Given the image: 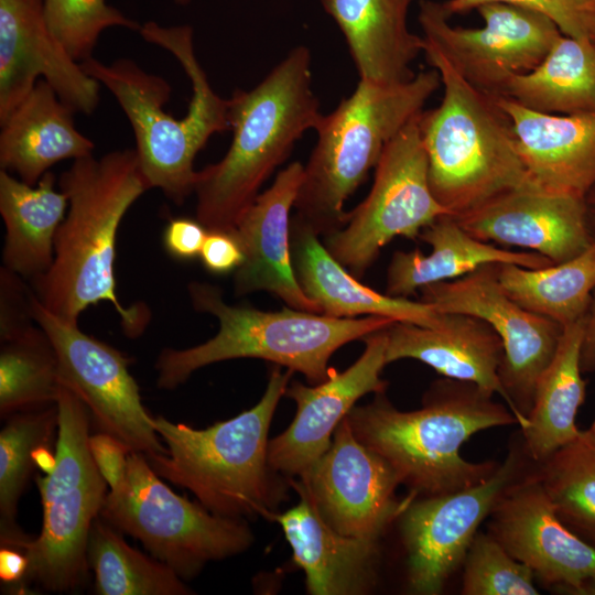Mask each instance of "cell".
Returning a JSON list of instances; mask_svg holds the SVG:
<instances>
[{
  "label": "cell",
  "mask_w": 595,
  "mask_h": 595,
  "mask_svg": "<svg viewBox=\"0 0 595 595\" xmlns=\"http://www.w3.org/2000/svg\"><path fill=\"white\" fill-rule=\"evenodd\" d=\"M68 209L55 237L50 269L33 280L40 302L77 325L88 306L109 302L129 337L141 335L150 318L143 304L125 307L116 294L115 256L120 223L149 188L134 149L73 160L58 178Z\"/></svg>",
  "instance_id": "6da1fadb"
},
{
  "label": "cell",
  "mask_w": 595,
  "mask_h": 595,
  "mask_svg": "<svg viewBox=\"0 0 595 595\" xmlns=\"http://www.w3.org/2000/svg\"><path fill=\"white\" fill-rule=\"evenodd\" d=\"M139 33L144 41L169 51L188 77L192 98L183 118H175L164 109L171 85L133 61L118 58L105 64L93 56L80 65L113 95L127 116L149 188H159L181 205L195 191L196 154L213 134L230 129L228 101L215 93L197 60L190 25L163 26L149 21L140 26Z\"/></svg>",
  "instance_id": "7a4b0ae2"
},
{
  "label": "cell",
  "mask_w": 595,
  "mask_h": 595,
  "mask_svg": "<svg viewBox=\"0 0 595 595\" xmlns=\"http://www.w3.org/2000/svg\"><path fill=\"white\" fill-rule=\"evenodd\" d=\"M354 407L347 420L356 437L379 454L415 497L445 495L475 486L498 466L461 454L468 439L490 428L518 423L509 408L478 386L436 381L419 410L400 411L386 397Z\"/></svg>",
  "instance_id": "3957f363"
},
{
  "label": "cell",
  "mask_w": 595,
  "mask_h": 595,
  "mask_svg": "<svg viewBox=\"0 0 595 595\" xmlns=\"http://www.w3.org/2000/svg\"><path fill=\"white\" fill-rule=\"evenodd\" d=\"M227 101L230 147L198 171L194 191L196 219L208 231L231 232L295 142L315 129L322 113L309 48L294 47L257 86Z\"/></svg>",
  "instance_id": "277c9868"
},
{
  "label": "cell",
  "mask_w": 595,
  "mask_h": 595,
  "mask_svg": "<svg viewBox=\"0 0 595 595\" xmlns=\"http://www.w3.org/2000/svg\"><path fill=\"white\" fill-rule=\"evenodd\" d=\"M293 372L274 366L257 404L206 429L153 416L154 429L167 451L145 456L153 470L190 490L213 513L271 521L286 499V487L269 465L268 434Z\"/></svg>",
  "instance_id": "5b68a950"
},
{
  "label": "cell",
  "mask_w": 595,
  "mask_h": 595,
  "mask_svg": "<svg viewBox=\"0 0 595 595\" xmlns=\"http://www.w3.org/2000/svg\"><path fill=\"white\" fill-rule=\"evenodd\" d=\"M422 39L425 58L443 86L441 104L419 115L436 201L458 216L505 192L536 187L507 113L493 96L470 85L437 44Z\"/></svg>",
  "instance_id": "8992f818"
},
{
  "label": "cell",
  "mask_w": 595,
  "mask_h": 595,
  "mask_svg": "<svg viewBox=\"0 0 595 595\" xmlns=\"http://www.w3.org/2000/svg\"><path fill=\"white\" fill-rule=\"evenodd\" d=\"M188 294L196 311L217 317L219 329L194 347L164 348L154 365L160 389H175L205 366L238 358L271 361L317 385L327 379L328 360L339 347L396 322L385 316L336 318L291 307L264 312L231 305L219 288L196 281L188 284Z\"/></svg>",
  "instance_id": "52a82bcc"
},
{
  "label": "cell",
  "mask_w": 595,
  "mask_h": 595,
  "mask_svg": "<svg viewBox=\"0 0 595 595\" xmlns=\"http://www.w3.org/2000/svg\"><path fill=\"white\" fill-rule=\"evenodd\" d=\"M441 85L433 67L394 85L359 79L353 94L331 113L322 115L314 129L317 142L304 166L293 219L318 236L340 229L346 199L376 167L390 140L423 111Z\"/></svg>",
  "instance_id": "ba28073f"
},
{
  "label": "cell",
  "mask_w": 595,
  "mask_h": 595,
  "mask_svg": "<svg viewBox=\"0 0 595 595\" xmlns=\"http://www.w3.org/2000/svg\"><path fill=\"white\" fill-rule=\"evenodd\" d=\"M56 466L35 477L42 529L22 550L28 572L17 593L35 584L52 593H74L89 578L87 544L95 519L107 496V483L89 448L91 418L88 408L69 388L61 386L56 400Z\"/></svg>",
  "instance_id": "9c48e42d"
},
{
  "label": "cell",
  "mask_w": 595,
  "mask_h": 595,
  "mask_svg": "<svg viewBox=\"0 0 595 595\" xmlns=\"http://www.w3.org/2000/svg\"><path fill=\"white\" fill-rule=\"evenodd\" d=\"M99 516L140 541L184 581L209 562L245 552L253 542L245 519L213 513L177 495L140 452H130L126 484L107 494Z\"/></svg>",
  "instance_id": "30bf717a"
},
{
  "label": "cell",
  "mask_w": 595,
  "mask_h": 595,
  "mask_svg": "<svg viewBox=\"0 0 595 595\" xmlns=\"http://www.w3.org/2000/svg\"><path fill=\"white\" fill-rule=\"evenodd\" d=\"M419 115L386 145L367 197L347 213L340 229L325 237L328 252L358 279L393 238H419L439 217L452 215L430 187Z\"/></svg>",
  "instance_id": "8fae6325"
},
{
  "label": "cell",
  "mask_w": 595,
  "mask_h": 595,
  "mask_svg": "<svg viewBox=\"0 0 595 595\" xmlns=\"http://www.w3.org/2000/svg\"><path fill=\"white\" fill-rule=\"evenodd\" d=\"M498 264H485L451 281L420 289L421 301L442 313H463L487 322L504 345L499 377L508 408L520 429L527 424L536 385L552 360L563 326L513 301L498 279Z\"/></svg>",
  "instance_id": "7c38bea8"
},
{
  "label": "cell",
  "mask_w": 595,
  "mask_h": 595,
  "mask_svg": "<svg viewBox=\"0 0 595 595\" xmlns=\"http://www.w3.org/2000/svg\"><path fill=\"white\" fill-rule=\"evenodd\" d=\"M482 28L453 26L443 2L421 0L418 20L457 72L475 88L499 96L508 82L536 68L563 35L548 17L507 2L476 9Z\"/></svg>",
  "instance_id": "4fadbf2b"
},
{
  "label": "cell",
  "mask_w": 595,
  "mask_h": 595,
  "mask_svg": "<svg viewBox=\"0 0 595 595\" xmlns=\"http://www.w3.org/2000/svg\"><path fill=\"white\" fill-rule=\"evenodd\" d=\"M34 321L50 337L58 359L61 385L85 403L98 432L122 441L145 456L166 454L139 386L129 371L130 359L112 346L82 332L50 312L31 294Z\"/></svg>",
  "instance_id": "5bb4252c"
},
{
  "label": "cell",
  "mask_w": 595,
  "mask_h": 595,
  "mask_svg": "<svg viewBox=\"0 0 595 595\" xmlns=\"http://www.w3.org/2000/svg\"><path fill=\"white\" fill-rule=\"evenodd\" d=\"M521 470L522 456L511 450L493 474L475 486L413 497L398 518L412 593L437 595L443 591L448 577L463 564L479 526Z\"/></svg>",
  "instance_id": "9a60e30c"
},
{
  "label": "cell",
  "mask_w": 595,
  "mask_h": 595,
  "mask_svg": "<svg viewBox=\"0 0 595 595\" xmlns=\"http://www.w3.org/2000/svg\"><path fill=\"white\" fill-rule=\"evenodd\" d=\"M298 480L322 518L348 537L379 540L415 497H397L401 485L397 474L356 437L347 416L335 430L329 448Z\"/></svg>",
  "instance_id": "2e32d148"
},
{
  "label": "cell",
  "mask_w": 595,
  "mask_h": 595,
  "mask_svg": "<svg viewBox=\"0 0 595 595\" xmlns=\"http://www.w3.org/2000/svg\"><path fill=\"white\" fill-rule=\"evenodd\" d=\"M361 356L338 372L329 367L325 381L309 387L300 381L288 386L285 396L296 404V413L278 436L269 441L270 467L288 478L303 477L329 448L332 436L355 403L365 394L386 392L381 371L387 365V328L363 338Z\"/></svg>",
  "instance_id": "e0dca14e"
},
{
  "label": "cell",
  "mask_w": 595,
  "mask_h": 595,
  "mask_svg": "<svg viewBox=\"0 0 595 595\" xmlns=\"http://www.w3.org/2000/svg\"><path fill=\"white\" fill-rule=\"evenodd\" d=\"M488 518V532L544 586L570 594L595 575V548L560 520L537 474L512 482Z\"/></svg>",
  "instance_id": "ac0fdd59"
},
{
  "label": "cell",
  "mask_w": 595,
  "mask_h": 595,
  "mask_svg": "<svg viewBox=\"0 0 595 595\" xmlns=\"http://www.w3.org/2000/svg\"><path fill=\"white\" fill-rule=\"evenodd\" d=\"M44 79L73 112L90 115L99 83L50 31L43 0H0V123Z\"/></svg>",
  "instance_id": "d6986e66"
},
{
  "label": "cell",
  "mask_w": 595,
  "mask_h": 595,
  "mask_svg": "<svg viewBox=\"0 0 595 595\" xmlns=\"http://www.w3.org/2000/svg\"><path fill=\"white\" fill-rule=\"evenodd\" d=\"M453 217L477 239L530 249L552 263L572 259L593 244L584 198L537 187L505 192Z\"/></svg>",
  "instance_id": "ffe728a7"
},
{
  "label": "cell",
  "mask_w": 595,
  "mask_h": 595,
  "mask_svg": "<svg viewBox=\"0 0 595 595\" xmlns=\"http://www.w3.org/2000/svg\"><path fill=\"white\" fill-rule=\"evenodd\" d=\"M303 174L304 165L300 162L280 171L231 231L245 255L244 262L235 271L234 291L237 296L267 291L291 309L322 314L299 284L292 258L290 212Z\"/></svg>",
  "instance_id": "44dd1931"
},
{
  "label": "cell",
  "mask_w": 595,
  "mask_h": 595,
  "mask_svg": "<svg viewBox=\"0 0 595 595\" xmlns=\"http://www.w3.org/2000/svg\"><path fill=\"white\" fill-rule=\"evenodd\" d=\"M300 500L277 521L292 549L295 564L305 574L312 595H360L377 581L379 540L348 537L334 530L296 478H288Z\"/></svg>",
  "instance_id": "7402d4cb"
},
{
  "label": "cell",
  "mask_w": 595,
  "mask_h": 595,
  "mask_svg": "<svg viewBox=\"0 0 595 595\" xmlns=\"http://www.w3.org/2000/svg\"><path fill=\"white\" fill-rule=\"evenodd\" d=\"M511 120L532 184L584 198L595 185V112L552 115L493 96Z\"/></svg>",
  "instance_id": "603a6c76"
},
{
  "label": "cell",
  "mask_w": 595,
  "mask_h": 595,
  "mask_svg": "<svg viewBox=\"0 0 595 595\" xmlns=\"http://www.w3.org/2000/svg\"><path fill=\"white\" fill-rule=\"evenodd\" d=\"M504 345L484 320L444 313L437 327L393 322L387 327V364L419 360L445 378L470 382L508 402L499 377Z\"/></svg>",
  "instance_id": "cb8c5ba5"
},
{
  "label": "cell",
  "mask_w": 595,
  "mask_h": 595,
  "mask_svg": "<svg viewBox=\"0 0 595 595\" xmlns=\"http://www.w3.org/2000/svg\"><path fill=\"white\" fill-rule=\"evenodd\" d=\"M291 246L299 284L322 314L336 318L385 316L423 327L442 323L444 313L421 300L382 294L363 284L328 252L317 234L293 218Z\"/></svg>",
  "instance_id": "d4e9b609"
},
{
  "label": "cell",
  "mask_w": 595,
  "mask_h": 595,
  "mask_svg": "<svg viewBox=\"0 0 595 595\" xmlns=\"http://www.w3.org/2000/svg\"><path fill=\"white\" fill-rule=\"evenodd\" d=\"M414 0H321L345 36L359 79L378 85L410 80L423 39L408 26Z\"/></svg>",
  "instance_id": "484cf974"
},
{
  "label": "cell",
  "mask_w": 595,
  "mask_h": 595,
  "mask_svg": "<svg viewBox=\"0 0 595 595\" xmlns=\"http://www.w3.org/2000/svg\"><path fill=\"white\" fill-rule=\"evenodd\" d=\"M73 110L44 79L0 123V166L36 185L63 160L91 155L95 143L75 126Z\"/></svg>",
  "instance_id": "4316f807"
},
{
  "label": "cell",
  "mask_w": 595,
  "mask_h": 595,
  "mask_svg": "<svg viewBox=\"0 0 595 595\" xmlns=\"http://www.w3.org/2000/svg\"><path fill=\"white\" fill-rule=\"evenodd\" d=\"M419 238L431 246V251H396L387 269V294L408 298L425 285L455 280L489 263L529 269L553 264L539 253L510 251L477 239L452 215L439 217L422 229Z\"/></svg>",
  "instance_id": "83f0119b"
},
{
  "label": "cell",
  "mask_w": 595,
  "mask_h": 595,
  "mask_svg": "<svg viewBox=\"0 0 595 595\" xmlns=\"http://www.w3.org/2000/svg\"><path fill=\"white\" fill-rule=\"evenodd\" d=\"M48 171L36 185L0 171V213L6 226L3 268L32 281L44 274L54 259L56 232L68 209V197L55 187Z\"/></svg>",
  "instance_id": "f1b7e54d"
},
{
  "label": "cell",
  "mask_w": 595,
  "mask_h": 595,
  "mask_svg": "<svg viewBox=\"0 0 595 595\" xmlns=\"http://www.w3.org/2000/svg\"><path fill=\"white\" fill-rule=\"evenodd\" d=\"M584 316L563 326L556 351L538 379L532 408L521 429L524 450L537 463L581 433L576 414L586 389L581 368Z\"/></svg>",
  "instance_id": "f546056e"
},
{
  "label": "cell",
  "mask_w": 595,
  "mask_h": 595,
  "mask_svg": "<svg viewBox=\"0 0 595 595\" xmlns=\"http://www.w3.org/2000/svg\"><path fill=\"white\" fill-rule=\"evenodd\" d=\"M0 340L1 418L55 404L62 386L57 355L30 309H1Z\"/></svg>",
  "instance_id": "4dcf8cb0"
},
{
  "label": "cell",
  "mask_w": 595,
  "mask_h": 595,
  "mask_svg": "<svg viewBox=\"0 0 595 595\" xmlns=\"http://www.w3.org/2000/svg\"><path fill=\"white\" fill-rule=\"evenodd\" d=\"M499 96L543 113L595 112V42L562 35L536 68L511 78Z\"/></svg>",
  "instance_id": "1f68e13d"
},
{
  "label": "cell",
  "mask_w": 595,
  "mask_h": 595,
  "mask_svg": "<svg viewBox=\"0 0 595 595\" xmlns=\"http://www.w3.org/2000/svg\"><path fill=\"white\" fill-rule=\"evenodd\" d=\"M498 279L522 307L569 325L586 314L595 290V242L572 259L540 269L499 263Z\"/></svg>",
  "instance_id": "d6a6232c"
},
{
  "label": "cell",
  "mask_w": 595,
  "mask_h": 595,
  "mask_svg": "<svg viewBox=\"0 0 595 595\" xmlns=\"http://www.w3.org/2000/svg\"><path fill=\"white\" fill-rule=\"evenodd\" d=\"M123 533L98 516L90 529L87 561L98 595H188L194 592L171 567L130 547Z\"/></svg>",
  "instance_id": "836d02e7"
},
{
  "label": "cell",
  "mask_w": 595,
  "mask_h": 595,
  "mask_svg": "<svg viewBox=\"0 0 595 595\" xmlns=\"http://www.w3.org/2000/svg\"><path fill=\"white\" fill-rule=\"evenodd\" d=\"M0 432V544L23 550L32 539L17 523L19 500L36 469L33 452L57 432L56 403L17 412Z\"/></svg>",
  "instance_id": "e575fe53"
},
{
  "label": "cell",
  "mask_w": 595,
  "mask_h": 595,
  "mask_svg": "<svg viewBox=\"0 0 595 595\" xmlns=\"http://www.w3.org/2000/svg\"><path fill=\"white\" fill-rule=\"evenodd\" d=\"M538 464L536 474L556 516L595 548V433L581 431Z\"/></svg>",
  "instance_id": "d590c367"
},
{
  "label": "cell",
  "mask_w": 595,
  "mask_h": 595,
  "mask_svg": "<svg viewBox=\"0 0 595 595\" xmlns=\"http://www.w3.org/2000/svg\"><path fill=\"white\" fill-rule=\"evenodd\" d=\"M464 595H536L534 574L489 532H477L463 561Z\"/></svg>",
  "instance_id": "8d00e7d4"
},
{
  "label": "cell",
  "mask_w": 595,
  "mask_h": 595,
  "mask_svg": "<svg viewBox=\"0 0 595 595\" xmlns=\"http://www.w3.org/2000/svg\"><path fill=\"white\" fill-rule=\"evenodd\" d=\"M43 6L50 31L79 63L93 57L106 29L123 26L139 31L141 26L106 0H43Z\"/></svg>",
  "instance_id": "74e56055"
},
{
  "label": "cell",
  "mask_w": 595,
  "mask_h": 595,
  "mask_svg": "<svg viewBox=\"0 0 595 595\" xmlns=\"http://www.w3.org/2000/svg\"><path fill=\"white\" fill-rule=\"evenodd\" d=\"M488 2H507L537 11L552 20L563 35L595 41V0H446L443 6L452 15Z\"/></svg>",
  "instance_id": "f35d334b"
},
{
  "label": "cell",
  "mask_w": 595,
  "mask_h": 595,
  "mask_svg": "<svg viewBox=\"0 0 595 595\" xmlns=\"http://www.w3.org/2000/svg\"><path fill=\"white\" fill-rule=\"evenodd\" d=\"M89 448L110 491L121 489L127 480L130 448L122 441L105 432L90 434Z\"/></svg>",
  "instance_id": "ab89813d"
},
{
  "label": "cell",
  "mask_w": 595,
  "mask_h": 595,
  "mask_svg": "<svg viewBox=\"0 0 595 595\" xmlns=\"http://www.w3.org/2000/svg\"><path fill=\"white\" fill-rule=\"evenodd\" d=\"M207 234L197 219L172 218L163 231V246L173 258L190 260L199 256Z\"/></svg>",
  "instance_id": "60d3db41"
},
{
  "label": "cell",
  "mask_w": 595,
  "mask_h": 595,
  "mask_svg": "<svg viewBox=\"0 0 595 595\" xmlns=\"http://www.w3.org/2000/svg\"><path fill=\"white\" fill-rule=\"evenodd\" d=\"M199 257L206 270L215 274L236 271L245 255L232 232L208 231Z\"/></svg>",
  "instance_id": "b9f144b4"
},
{
  "label": "cell",
  "mask_w": 595,
  "mask_h": 595,
  "mask_svg": "<svg viewBox=\"0 0 595 595\" xmlns=\"http://www.w3.org/2000/svg\"><path fill=\"white\" fill-rule=\"evenodd\" d=\"M29 569L26 554L15 548L0 549V580L12 592L17 593Z\"/></svg>",
  "instance_id": "7bdbcfd3"
},
{
  "label": "cell",
  "mask_w": 595,
  "mask_h": 595,
  "mask_svg": "<svg viewBox=\"0 0 595 595\" xmlns=\"http://www.w3.org/2000/svg\"><path fill=\"white\" fill-rule=\"evenodd\" d=\"M582 371L595 370V290L584 316V335L581 349Z\"/></svg>",
  "instance_id": "ee69618b"
},
{
  "label": "cell",
  "mask_w": 595,
  "mask_h": 595,
  "mask_svg": "<svg viewBox=\"0 0 595 595\" xmlns=\"http://www.w3.org/2000/svg\"><path fill=\"white\" fill-rule=\"evenodd\" d=\"M33 459L37 469L44 474H51L56 466V455L51 451V445L43 444L33 452Z\"/></svg>",
  "instance_id": "f6af8a7d"
},
{
  "label": "cell",
  "mask_w": 595,
  "mask_h": 595,
  "mask_svg": "<svg viewBox=\"0 0 595 595\" xmlns=\"http://www.w3.org/2000/svg\"><path fill=\"white\" fill-rule=\"evenodd\" d=\"M586 223L589 236L595 242V185L584 196Z\"/></svg>",
  "instance_id": "bcb514c9"
},
{
  "label": "cell",
  "mask_w": 595,
  "mask_h": 595,
  "mask_svg": "<svg viewBox=\"0 0 595 595\" xmlns=\"http://www.w3.org/2000/svg\"><path fill=\"white\" fill-rule=\"evenodd\" d=\"M571 595H595V575L585 580Z\"/></svg>",
  "instance_id": "7dc6e473"
},
{
  "label": "cell",
  "mask_w": 595,
  "mask_h": 595,
  "mask_svg": "<svg viewBox=\"0 0 595 595\" xmlns=\"http://www.w3.org/2000/svg\"><path fill=\"white\" fill-rule=\"evenodd\" d=\"M177 4H181V6H185L187 4L188 2H191L192 0H174Z\"/></svg>",
  "instance_id": "c3c4849f"
},
{
  "label": "cell",
  "mask_w": 595,
  "mask_h": 595,
  "mask_svg": "<svg viewBox=\"0 0 595 595\" xmlns=\"http://www.w3.org/2000/svg\"><path fill=\"white\" fill-rule=\"evenodd\" d=\"M589 430L593 431V432L595 433V420H594L592 426L589 428Z\"/></svg>",
  "instance_id": "681fc988"
},
{
  "label": "cell",
  "mask_w": 595,
  "mask_h": 595,
  "mask_svg": "<svg viewBox=\"0 0 595 595\" xmlns=\"http://www.w3.org/2000/svg\"><path fill=\"white\" fill-rule=\"evenodd\" d=\"M595 42V41H594Z\"/></svg>",
  "instance_id": "f907efd6"
}]
</instances>
